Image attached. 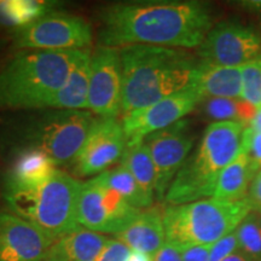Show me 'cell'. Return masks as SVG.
Masks as SVG:
<instances>
[{"mask_svg": "<svg viewBox=\"0 0 261 261\" xmlns=\"http://www.w3.org/2000/svg\"><path fill=\"white\" fill-rule=\"evenodd\" d=\"M100 46L149 45L194 48L212 29L210 6L201 2H121L98 12Z\"/></svg>", "mask_w": 261, "mask_h": 261, "instance_id": "obj_1", "label": "cell"}, {"mask_svg": "<svg viewBox=\"0 0 261 261\" xmlns=\"http://www.w3.org/2000/svg\"><path fill=\"white\" fill-rule=\"evenodd\" d=\"M120 58L123 115L195 86L201 64L182 50L149 45L121 47Z\"/></svg>", "mask_w": 261, "mask_h": 261, "instance_id": "obj_2", "label": "cell"}, {"mask_svg": "<svg viewBox=\"0 0 261 261\" xmlns=\"http://www.w3.org/2000/svg\"><path fill=\"white\" fill-rule=\"evenodd\" d=\"M87 110L37 109L9 113L0 122L3 154L17 149H37L57 167L71 165L96 121Z\"/></svg>", "mask_w": 261, "mask_h": 261, "instance_id": "obj_3", "label": "cell"}, {"mask_svg": "<svg viewBox=\"0 0 261 261\" xmlns=\"http://www.w3.org/2000/svg\"><path fill=\"white\" fill-rule=\"evenodd\" d=\"M83 50L17 52L0 69V112L46 109Z\"/></svg>", "mask_w": 261, "mask_h": 261, "instance_id": "obj_4", "label": "cell"}, {"mask_svg": "<svg viewBox=\"0 0 261 261\" xmlns=\"http://www.w3.org/2000/svg\"><path fill=\"white\" fill-rule=\"evenodd\" d=\"M243 129L238 122L211 123L197 148L182 163L165 201L178 205L213 197L220 173L242 152Z\"/></svg>", "mask_w": 261, "mask_h": 261, "instance_id": "obj_5", "label": "cell"}, {"mask_svg": "<svg viewBox=\"0 0 261 261\" xmlns=\"http://www.w3.org/2000/svg\"><path fill=\"white\" fill-rule=\"evenodd\" d=\"M81 184L73 175L57 169L48 180L34 187L4 189L9 211L34 224L54 240L81 227L77 202Z\"/></svg>", "mask_w": 261, "mask_h": 261, "instance_id": "obj_6", "label": "cell"}, {"mask_svg": "<svg viewBox=\"0 0 261 261\" xmlns=\"http://www.w3.org/2000/svg\"><path fill=\"white\" fill-rule=\"evenodd\" d=\"M252 212L247 200L226 202L210 198L171 205L163 211L166 241L178 247L212 246L233 232Z\"/></svg>", "mask_w": 261, "mask_h": 261, "instance_id": "obj_7", "label": "cell"}, {"mask_svg": "<svg viewBox=\"0 0 261 261\" xmlns=\"http://www.w3.org/2000/svg\"><path fill=\"white\" fill-rule=\"evenodd\" d=\"M11 39L19 50H83L92 42V28L81 16L58 10L11 32Z\"/></svg>", "mask_w": 261, "mask_h": 261, "instance_id": "obj_8", "label": "cell"}, {"mask_svg": "<svg viewBox=\"0 0 261 261\" xmlns=\"http://www.w3.org/2000/svg\"><path fill=\"white\" fill-rule=\"evenodd\" d=\"M140 210L130 205L119 192L97 177L81 184L77 223L97 233H120L138 217Z\"/></svg>", "mask_w": 261, "mask_h": 261, "instance_id": "obj_9", "label": "cell"}, {"mask_svg": "<svg viewBox=\"0 0 261 261\" xmlns=\"http://www.w3.org/2000/svg\"><path fill=\"white\" fill-rule=\"evenodd\" d=\"M197 54L204 63L243 67L261 57V35L247 25L221 22L212 27Z\"/></svg>", "mask_w": 261, "mask_h": 261, "instance_id": "obj_10", "label": "cell"}, {"mask_svg": "<svg viewBox=\"0 0 261 261\" xmlns=\"http://www.w3.org/2000/svg\"><path fill=\"white\" fill-rule=\"evenodd\" d=\"M203 100L196 86L172 94L151 106L142 108L122 117L127 145L143 143L146 137L180 121Z\"/></svg>", "mask_w": 261, "mask_h": 261, "instance_id": "obj_11", "label": "cell"}, {"mask_svg": "<svg viewBox=\"0 0 261 261\" xmlns=\"http://www.w3.org/2000/svg\"><path fill=\"white\" fill-rule=\"evenodd\" d=\"M122 103L120 48L99 46L91 55L87 110L102 119H116Z\"/></svg>", "mask_w": 261, "mask_h": 261, "instance_id": "obj_12", "label": "cell"}, {"mask_svg": "<svg viewBox=\"0 0 261 261\" xmlns=\"http://www.w3.org/2000/svg\"><path fill=\"white\" fill-rule=\"evenodd\" d=\"M126 146L127 139L122 123L116 119L97 117L71 162V171L77 178L97 177L121 160Z\"/></svg>", "mask_w": 261, "mask_h": 261, "instance_id": "obj_13", "label": "cell"}, {"mask_svg": "<svg viewBox=\"0 0 261 261\" xmlns=\"http://www.w3.org/2000/svg\"><path fill=\"white\" fill-rule=\"evenodd\" d=\"M194 142L195 135L187 119L151 133L144 139L155 165L158 200H165L172 181L189 158Z\"/></svg>", "mask_w": 261, "mask_h": 261, "instance_id": "obj_14", "label": "cell"}, {"mask_svg": "<svg viewBox=\"0 0 261 261\" xmlns=\"http://www.w3.org/2000/svg\"><path fill=\"white\" fill-rule=\"evenodd\" d=\"M55 241L23 218L0 211V261H42Z\"/></svg>", "mask_w": 261, "mask_h": 261, "instance_id": "obj_15", "label": "cell"}, {"mask_svg": "<svg viewBox=\"0 0 261 261\" xmlns=\"http://www.w3.org/2000/svg\"><path fill=\"white\" fill-rule=\"evenodd\" d=\"M5 168L2 190L34 187L50 179L57 172L56 163L44 151L37 149H17L5 152Z\"/></svg>", "mask_w": 261, "mask_h": 261, "instance_id": "obj_16", "label": "cell"}, {"mask_svg": "<svg viewBox=\"0 0 261 261\" xmlns=\"http://www.w3.org/2000/svg\"><path fill=\"white\" fill-rule=\"evenodd\" d=\"M116 237L129 249L154 256L166 243L163 213L159 208L140 211L138 217Z\"/></svg>", "mask_w": 261, "mask_h": 261, "instance_id": "obj_17", "label": "cell"}, {"mask_svg": "<svg viewBox=\"0 0 261 261\" xmlns=\"http://www.w3.org/2000/svg\"><path fill=\"white\" fill-rule=\"evenodd\" d=\"M107 241L102 233L79 227L55 241L42 261H94Z\"/></svg>", "mask_w": 261, "mask_h": 261, "instance_id": "obj_18", "label": "cell"}, {"mask_svg": "<svg viewBox=\"0 0 261 261\" xmlns=\"http://www.w3.org/2000/svg\"><path fill=\"white\" fill-rule=\"evenodd\" d=\"M91 51L84 48L63 86L58 90L47 108L61 110H87L90 87Z\"/></svg>", "mask_w": 261, "mask_h": 261, "instance_id": "obj_19", "label": "cell"}, {"mask_svg": "<svg viewBox=\"0 0 261 261\" xmlns=\"http://www.w3.org/2000/svg\"><path fill=\"white\" fill-rule=\"evenodd\" d=\"M204 98L242 97V67H220L201 61L198 79L195 85Z\"/></svg>", "mask_w": 261, "mask_h": 261, "instance_id": "obj_20", "label": "cell"}, {"mask_svg": "<svg viewBox=\"0 0 261 261\" xmlns=\"http://www.w3.org/2000/svg\"><path fill=\"white\" fill-rule=\"evenodd\" d=\"M256 172L248 156L242 151L231 162L218 178L213 198L226 202L246 200L252 180Z\"/></svg>", "mask_w": 261, "mask_h": 261, "instance_id": "obj_21", "label": "cell"}, {"mask_svg": "<svg viewBox=\"0 0 261 261\" xmlns=\"http://www.w3.org/2000/svg\"><path fill=\"white\" fill-rule=\"evenodd\" d=\"M61 8L54 0H0V28L17 31Z\"/></svg>", "mask_w": 261, "mask_h": 261, "instance_id": "obj_22", "label": "cell"}, {"mask_svg": "<svg viewBox=\"0 0 261 261\" xmlns=\"http://www.w3.org/2000/svg\"><path fill=\"white\" fill-rule=\"evenodd\" d=\"M120 163L130 172L149 201L154 202L156 171L148 146L144 142L127 145Z\"/></svg>", "mask_w": 261, "mask_h": 261, "instance_id": "obj_23", "label": "cell"}, {"mask_svg": "<svg viewBox=\"0 0 261 261\" xmlns=\"http://www.w3.org/2000/svg\"><path fill=\"white\" fill-rule=\"evenodd\" d=\"M97 178L104 182L107 187L119 192L130 205H133L137 210H148L151 207L152 202L146 198L144 192L139 188L138 182L136 181L130 172L122 163L103 172L102 174L97 175Z\"/></svg>", "mask_w": 261, "mask_h": 261, "instance_id": "obj_24", "label": "cell"}, {"mask_svg": "<svg viewBox=\"0 0 261 261\" xmlns=\"http://www.w3.org/2000/svg\"><path fill=\"white\" fill-rule=\"evenodd\" d=\"M234 232L238 241V249L253 261H261V225L257 213L250 212Z\"/></svg>", "mask_w": 261, "mask_h": 261, "instance_id": "obj_25", "label": "cell"}, {"mask_svg": "<svg viewBox=\"0 0 261 261\" xmlns=\"http://www.w3.org/2000/svg\"><path fill=\"white\" fill-rule=\"evenodd\" d=\"M202 112L215 122H238V99L204 98Z\"/></svg>", "mask_w": 261, "mask_h": 261, "instance_id": "obj_26", "label": "cell"}, {"mask_svg": "<svg viewBox=\"0 0 261 261\" xmlns=\"http://www.w3.org/2000/svg\"><path fill=\"white\" fill-rule=\"evenodd\" d=\"M242 100L261 106V57L242 67Z\"/></svg>", "mask_w": 261, "mask_h": 261, "instance_id": "obj_27", "label": "cell"}, {"mask_svg": "<svg viewBox=\"0 0 261 261\" xmlns=\"http://www.w3.org/2000/svg\"><path fill=\"white\" fill-rule=\"evenodd\" d=\"M242 151L248 156L257 173L261 169V132L246 127L242 135Z\"/></svg>", "mask_w": 261, "mask_h": 261, "instance_id": "obj_28", "label": "cell"}, {"mask_svg": "<svg viewBox=\"0 0 261 261\" xmlns=\"http://www.w3.org/2000/svg\"><path fill=\"white\" fill-rule=\"evenodd\" d=\"M236 250H238V241L236 232L233 231V232L221 238L218 242L212 244L210 261H224Z\"/></svg>", "mask_w": 261, "mask_h": 261, "instance_id": "obj_29", "label": "cell"}, {"mask_svg": "<svg viewBox=\"0 0 261 261\" xmlns=\"http://www.w3.org/2000/svg\"><path fill=\"white\" fill-rule=\"evenodd\" d=\"M130 249L119 240H108L94 261H126Z\"/></svg>", "mask_w": 261, "mask_h": 261, "instance_id": "obj_30", "label": "cell"}, {"mask_svg": "<svg viewBox=\"0 0 261 261\" xmlns=\"http://www.w3.org/2000/svg\"><path fill=\"white\" fill-rule=\"evenodd\" d=\"M246 200L252 208V212L261 214V169L252 180Z\"/></svg>", "mask_w": 261, "mask_h": 261, "instance_id": "obj_31", "label": "cell"}, {"mask_svg": "<svg viewBox=\"0 0 261 261\" xmlns=\"http://www.w3.org/2000/svg\"><path fill=\"white\" fill-rule=\"evenodd\" d=\"M212 246H187L181 247L182 261H210Z\"/></svg>", "mask_w": 261, "mask_h": 261, "instance_id": "obj_32", "label": "cell"}, {"mask_svg": "<svg viewBox=\"0 0 261 261\" xmlns=\"http://www.w3.org/2000/svg\"><path fill=\"white\" fill-rule=\"evenodd\" d=\"M152 261H182L180 247L166 241V243L152 256Z\"/></svg>", "mask_w": 261, "mask_h": 261, "instance_id": "obj_33", "label": "cell"}, {"mask_svg": "<svg viewBox=\"0 0 261 261\" xmlns=\"http://www.w3.org/2000/svg\"><path fill=\"white\" fill-rule=\"evenodd\" d=\"M126 261H152V256L149 254L138 252V250L130 249Z\"/></svg>", "mask_w": 261, "mask_h": 261, "instance_id": "obj_34", "label": "cell"}, {"mask_svg": "<svg viewBox=\"0 0 261 261\" xmlns=\"http://www.w3.org/2000/svg\"><path fill=\"white\" fill-rule=\"evenodd\" d=\"M224 261H253L249 256H247L242 250H236L233 254H231L230 256H227Z\"/></svg>", "mask_w": 261, "mask_h": 261, "instance_id": "obj_35", "label": "cell"}, {"mask_svg": "<svg viewBox=\"0 0 261 261\" xmlns=\"http://www.w3.org/2000/svg\"><path fill=\"white\" fill-rule=\"evenodd\" d=\"M248 127H250V128L255 130V132H261V107L257 108L255 117H254L253 121L250 122V125Z\"/></svg>", "mask_w": 261, "mask_h": 261, "instance_id": "obj_36", "label": "cell"}, {"mask_svg": "<svg viewBox=\"0 0 261 261\" xmlns=\"http://www.w3.org/2000/svg\"><path fill=\"white\" fill-rule=\"evenodd\" d=\"M4 46H5V41L0 38V61H2V56H3V51H4Z\"/></svg>", "mask_w": 261, "mask_h": 261, "instance_id": "obj_37", "label": "cell"}, {"mask_svg": "<svg viewBox=\"0 0 261 261\" xmlns=\"http://www.w3.org/2000/svg\"><path fill=\"white\" fill-rule=\"evenodd\" d=\"M259 215V221H260V225H261V214H257Z\"/></svg>", "mask_w": 261, "mask_h": 261, "instance_id": "obj_38", "label": "cell"}, {"mask_svg": "<svg viewBox=\"0 0 261 261\" xmlns=\"http://www.w3.org/2000/svg\"><path fill=\"white\" fill-rule=\"evenodd\" d=\"M260 107H261V106H260Z\"/></svg>", "mask_w": 261, "mask_h": 261, "instance_id": "obj_39", "label": "cell"}]
</instances>
